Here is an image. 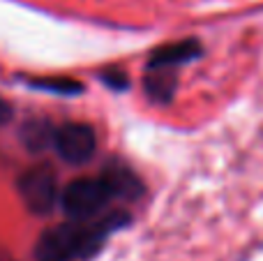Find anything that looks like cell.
<instances>
[{"label": "cell", "instance_id": "9", "mask_svg": "<svg viewBox=\"0 0 263 261\" xmlns=\"http://www.w3.org/2000/svg\"><path fill=\"white\" fill-rule=\"evenodd\" d=\"M30 86L40 88V90L58 92V95H79V92L83 90V83L74 81V79H67V77H60V79H32Z\"/></svg>", "mask_w": 263, "mask_h": 261}, {"label": "cell", "instance_id": "2", "mask_svg": "<svg viewBox=\"0 0 263 261\" xmlns=\"http://www.w3.org/2000/svg\"><path fill=\"white\" fill-rule=\"evenodd\" d=\"M111 199V192L106 188V183L102 180V176L92 178H77L63 190L60 194V206L67 213V217L77 222H83L88 217L97 215L104 208V203Z\"/></svg>", "mask_w": 263, "mask_h": 261}, {"label": "cell", "instance_id": "12", "mask_svg": "<svg viewBox=\"0 0 263 261\" xmlns=\"http://www.w3.org/2000/svg\"><path fill=\"white\" fill-rule=\"evenodd\" d=\"M0 261H12V259H9V254L5 252V250H0Z\"/></svg>", "mask_w": 263, "mask_h": 261}, {"label": "cell", "instance_id": "5", "mask_svg": "<svg viewBox=\"0 0 263 261\" xmlns=\"http://www.w3.org/2000/svg\"><path fill=\"white\" fill-rule=\"evenodd\" d=\"M203 53L201 44L196 40H182V42H173V44H164L159 49H155L148 58V72L153 69H171L176 65H185L190 60H196Z\"/></svg>", "mask_w": 263, "mask_h": 261}, {"label": "cell", "instance_id": "3", "mask_svg": "<svg viewBox=\"0 0 263 261\" xmlns=\"http://www.w3.org/2000/svg\"><path fill=\"white\" fill-rule=\"evenodd\" d=\"M16 190L28 211L37 213V215L51 213L58 203V183H55L53 171L46 166H32V169L23 171L16 180Z\"/></svg>", "mask_w": 263, "mask_h": 261}, {"label": "cell", "instance_id": "6", "mask_svg": "<svg viewBox=\"0 0 263 261\" xmlns=\"http://www.w3.org/2000/svg\"><path fill=\"white\" fill-rule=\"evenodd\" d=\"M102 180L114 199H136L143 192V183L136 178L134 171L123 164H106V169L102 171Z\"/></svg>", "mask_w": 263, "mask_h": 261}, {"label": "cell", "instance_id": "8", "mask_svg": "<svg viewBox=\"0 0 263 261\" xmlns=\"http://www.w3.org/2000/svg\"><path fill=\"white\" fill-rule=\"evenodd\" d=\"M53 132L55 129L51 127L49 123H44V120H32V123H28L26 127H23L21 139L30 153H42L49 146V141L53 143Z\"/></svg>", "mask_w": 263, "mask_h": 261}, {"label": "cell", "instance_id": "4", "mask_svg": "<svg viewBox=\"0 0 263 261\" xmlns=\"http://www.w3.org/2000/svg\"><path fill=\"white\" fill-rule=\"evenodd\" d=\"M53 148L60 160L67 164L81 166L92 160L97 151V134L86 123H65L55 127L53 132Z\"/></svg>", "mask_w": 263, "mask_h": 261}, {"label": "cell", "instance_id": "1", "mask_svg": "<svg viewBox=\"0 0 263 261\" xmlns=\"http://www.w3.org/2000/svg\"><path fill=\"white\" fill-rule=\"evenodd\" d=\"M127 225V213H111L97 222H65V225L51 227L37 240L35 257L40 261L86 259L102 248L106 236Z\"/></svg>", "mask_w": 263, "mask_h": 261}, {"label": "cell", "instance_id": "7", "mask_svg": "<svg viewBox=\"0 0 263 261\" xmlns=\"http://www.w3.org/2000/svg\"><path fill=\"white\" fill-rule=\"evenodd\" d=\"M176 83V74H171L168 69H153V74H145L143 79V90L153 102L166 104L173 100Z\"/></svg>", "mask_w": 263, "mask_h": 261}, {"label": "cell", "instance_id": "10", "mask_svg": "<svg viewBox=\"0 0 263 261\" xmlns=\"http://www.w3.org/2000/svg\"><path fill=\"white\" fill-rule=\"evenodd\" d=\"M102 79H104L111 88H116V90L127 86V79L123 77V72H106V74H102Z\"/></svg>", "mask_w": 263, "mask_h": 261}, {"label": "cell", "instance_id": "11", "mask_svg": "<svg viewBox=\"0 0 263 261\" xmlns=\"http://www.w3.org/2000/svg\"><path fill=\"white\" fill-rule=\"evenodd\" d=\"M9 120H12V106H9L7 100H3V97H0V125L9 123Z\"/></svg>", "mask_w": 263, "mask_h": 261}]
</instances>
